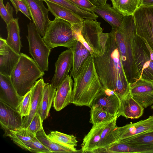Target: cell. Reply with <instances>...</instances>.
Wrapping results in <instances>:
<instances>
[{"label": "cell", "instance_id": "6da1fadb", "mask_svg": "<svg viewBox=\"0 0 153 153\" xmlns=\"http://www.w3.org/2000/svg\"><path fill=\"white\" fill-rule=\"evenodd\" d=\"M93 56L97 73L104 88L114 92L120 100L129 94L130 84L123 69L114 30L108 33L103 54Z\"/></svg>", "mask_w": 153, "mask_h": 153}, {"label": "cell", "instance_id": "7a4b0ae2", "mask_svg": "<svg viewBox=\"0 0 153 153\" xmlns=\"http://www.w3.org/2000/svg\"><path fill=\"white\" fill-rule=\"evenodd\" d=\"M74 79L72 103L90 108L94 100L104 89L97 73L92 55L85 61Z\"/></svg>", "mask_w": 153, "mask_h": 153}, {"label": "cell", "instance_id": "3957f363", "mask_svg": "<svg viewBox=\"0 0 153 153\" xmlns=\"http://www.w3.org/2000/svg\"><path fill=\"white\" fill-rule=\"evenodd\" d=\"M114 30L124 71L130 84L140 79L134 56L133 44L137 33L133 15L124 16L120 27Z\"/></svg>", "mask_w": 153, "mask_h": 153}, {"label": "cell", "instance_id": "277c9868", "mask_svg": "<svg viewBox=\"0 0 153 153\" xmlns=\"http://www.w3.org/2000/svg\"><path fill=\"white\" fill-rule=\"evenodd\" d=\"M44 74L34 60L21 53L10 77L18 93L22 97L30 90L36 80Z\"/></svg>", "mask_w": 153, "mask_h": 153}, {"label": "cell", "instance_id": "5b68a950", "mask_svg": "<svg viewBox=\"0 0 153 153\" xmlns=\"http://www.w3.org/2000/svg\"><path fill=\"white\" fill-rule=\"evenodd\" d=\"M42 39L51 49L59 46L70 49L77 41L71 25L59 18L51 21Z\"/></svg>", "mask_w": 153, "mask_h": 153}, {"label": "cell", "instance_id": "8992f818", "mask_svg": "<svg viewBox=\"0 0 153 153\" xmlns=\"http://www.w3.org/2000/svg\"><path fill=\"white\" fill-rule=\"evenodd\" d=\"M136 35L133 48L138 72L140 78L153 82V51L145 40Z\"/></svg>", "mask_w": 153, "mask_h": 153}, {"label": "cell", "instance_id": "52a82bcc", "mask_svg": "<svg viewBox=\"0 0 153 153\" xmlns=\"http://www.w3.org/2000/svg\"><path fill=\"white\" fill-rule=\"evenodd\" d=\"M26 36L29 46V53L43 72L48 70V58L51 49L45 43L33 22L27 25Z\"/></svg>", "mask_w": 153, "mask_h": 153}, {"label": "cell", "instance_id": "ba28073f", "mask_svg": "<svg viewBox=\"0 0 153 153\" xmlns=\"http://www.w3.org/2000/svg\"><path fill=\"white\" fill-rule=\"evenodd\" d=\"M133 15L137 35L146 41L153 51V6L141 5Z\"/></svg>", "mask_w": 153, "mask_h": 153}, {"label": "cell", "instance_id": "9c48e42d", "mask_svg": "<svg viewBox=\"0 0 153 153\" xmlns=\"http://www.w3.org/2000/svg\"><path fill=\"white\" fill-rule=\"evenodd\" d=\"M27 5L33 21L40 35L44 37L51 22L48 8L44 4L43 0H22Z\"/></svg>", "mask_w": 153, "mask_h": 153}, {"label": "cell", "instance_id": "30bf717a", "mask_svg": "<svg viewBox=\"0 0 153 153\" xmlns=\"http://www.w3.org/2000/svg\"><path fill=\"white\" fill-rule=\"evenodd\" d=\"M101 23L91 19H84L81 33L86 42L94 52L100 56L103 53L100 44V37L102 32Z\"/></svg>", "mask_w": 153, "mask_h": 153}, {"label": "cell", "instance_id": "8fae6325", "mask_svg": "<svg viewBox=\"0 0 153 153\" xmlns=\"http://www.w3.org/2000/svg\"><path fill=\"white\" fill-rule=\"evenodd\" d=\"M152 130L153 117L151 116L147 119L135 123L128 124L122 127L117 126L113 134L116 142Z\"/></svg>", "mask_w": 153, "mask_h": 153}, {"label": "cell", "instance_id": "7c38bea8", "mask_svg": "<svg viewBox=\"0 0 153 153\" xmlns=\"http://www.w3.org/2000/svg\"><path fill=\"white\" fill-rule=\"evenodd\" d=\"M130 85V94L144 108L153 104V82L140 78Z\"/></svg>", "mask_w": 153, "mask_h": 153}, {"label": "cell", "instance_id": "4fadbf2b", "mask_svg": "<svg viewBox=\"0 0 153 153\" xmlns=\"http://www.w3.org/2000/svg\"><path fill=\"white\" fill-rule=\"evenodd\" d=\"M73 55L71 50H67L59 55L55 63V70L51 80V85L56 89L68 75L72 67Z\"/></svg>", "mask_w": 153, "mask_h": 153}, {"label": "cell", "instance_id": "5bb4252c", "mask_svg": "<svg viewBox=\"0 0 153 153\" xmlns=\"http://www.w3.org/2000/svg\"><path fill=\"white\" fill-rule=\"evenodd\" d=\"M23 119L17 110L0 100V124L4 133L21 128Z\"/></svg>", "mask_w": 153, "mask_h": 153}, {"label": "cell", "instance_id": "9a60e30c", "mask_svg": "<svg viewBox=\"0 0 153 153\" xmlns=\"http://www.w3.org/2000/svg\"><path fill=\"white\" fill-rule=\"evenodd\" d=\"M120 103V99L114 92L104 88L94 100L90 108H99L116 116Z\"/></svg>", "mask_w": 153, "mask_h": 153}, {"label": "cell", "instance_id": "2e32d148", "mask_svg": "<svg viewBox=\"0 0 153 153\" xmlns=\"http://www.w3.org/2000/svg\"><path fill=\"white\" fill-rule=\"evenodd\" d=\"M22 97L18 93L10 76L0 74V100L17 110Z\"/></svg>", "mask_w": 153, "mask_h": 153}, {"label": "cell", "instance_id": "e0dca14e", "mask_svg": "<svg viewBox=\"0 0 153 153\" xmlns=\"http://www.w3.org/2000/svg\"><path fill=\"white\" fill-rule=\"evenodd\" d=\"M73 82L71 76L68 75L57 87L53 101V107L57 111L72 103Z\"/></svg>", "mask_w": 153, "mask_h": 153}, {"label": "cell", "instance_id": "ac0fdd59", "mask_svg": "<svg viewBox=\"0 0 153 153\" xmlns=\"http://www.w3.org/2000/svg\"><path fill=\"white\" fill-rule=\"evenodd\" d=\"M20 57L5 41L0 43V74L10 76Z\"/></svg>", "mask_w": 153, "mask_h": 153}, {"label": "cell", "instance_id": "d6986e66", "mask_svg": "<svg viewBox=\"0 0 153 153\" xmlns=\"http://www.w3.org/2000/svg\"><path fill=\"white\" fill-rule=\"evenodd\" d=\"M121 140L132 147L136 153H153V130Z\"/></svg>", "mask_w": 153, "mask_h": 153}, {"label": "cell", "instance_id": "ffe728a7", "mask_svg": "<svg viewBox=\"0 0 153 153\" xmlns=\"http://www.w3.org/2000/svg\"><path fill=\"white\" fill-rule=\"evenodd\" d=\"M45 83L43 79L41 78L35 82L31 88L32 94L30 110L29 115L23 119L22 128H27L35 115L38 112L43 97Z\"/></svg>", "mask_w": 153, "mask_h": 153}, {"label": "cell", "instance_id": "44dd1931", "mask_svg": "<svg viewBox=\"0 0 153 153\" xmlns=\"http://www.w3.org/2000/svg\"><path fill=\"white\" fill-rule=\"evenodd\" d=\"M144 109V107L130 94L121 100L117 115L118 117L122 116L127 119H137L142 115Z\"/></svg>", "mask_w": 153, "mask_h": 153}, {"label": "cell", "instance_id": "7402d4cb", "mask_svg": "<svg viewBox=\"0 0 153 153\" xmlns=\"http://www.w3.org/2000/svg\"><path fill=\"white\" fill-rule=\"evenodd\" d=\"M94 12L109 24L112 29L115 30L120 27L124 17L123 15L108 3L103 5L96 6Z\"/></svg>", "mask_w": 153, "mask_h": 153}, {"label": "cell", "instance_id": "603a6c76", "mask_svg": "<svg viewBox=\"0 0 153 153\" xmlns=\"http://www.w3.org/2000/svg\"><path fill=\"white\" fill-rule=\"evenodd\" d=\"M107 122L93 125L90 131L83 138L81 145L82 153H92L97 149L102 131Z\"/></svg>", "mask_w": 153, "mask_h": 153}, {"label": "cell", "instance_id": "cb8c5ba5", "mask_svg": "<svg viewBox=\"0 0 153 153\" xmlns=\"http://www.w3.org/2000/svg\"><path fill=\"white\" fill-rule=\"evenodd\" d=\"M49 11L55 17L65 20L72 25L83 23L84 19L71 10L59 4L44 0Z\"/></svg>", "mask_w": 153, "mask_h": 153}, {"label": "cell", "instance_id": "d4e9b609", "mask_svg": "<svg viewBox=\"0 0 153 153\" xmlns=\"http://www.w3.org/2000/svg\"><path fill=\"white\" fill-rule=\"evenodd\" d=\"M69 49L71 50L73 55L71 75L74 78L78 73L84 62L92 54L80 42L77 40L75 44Z\"/></svg>", "mask_w": 153, "mask_h": 153}, {"label": "cell", "instance_id": "484cf974", "mask_svg": "<svg viewBox=\"0 0 153 153\" xmlns=\"http://www.w3.org/2000/svg\"><path fill=\"white\" fill-rule=\"evenodd\" d=\"M18 20L19 18H14L7 24L8 35L6 41L8 45L13 50L20 54L22 45L20 40Z\"/></svg>", "mask_w": 153, "mask_h": 153}, {"label": "cell", "instance_id": "4316f807", "mask_svg": "<svg viewBox=\"0 0 153 153\" xmlns=\"http://www.w3.org/2000/svg\"><path fill=\"white\" fill-rule=\"evenodd\" d=\"M56 90L51 84L45 83L42 99L38 112L43 122L48 116Z\"/></svg>", "mask_w": 153, "mask_h": 153}, {"label": "cell", "instance_id": "83f0119b", "mask_svg": "<svg viewBox=\"0 0 153 153\" xmlns=\"http://www.w3.org/2000/svg\"><path fill=\"white\" fill-rule=\"evenodd\" d=\"M48 138L53 142L64 147L70 149L76 153H82L81 149L76 150L78 141L74 135L67 134L57 131H51L47 135Z\"/></svg>", "mask_w": 153, "mask_h": 153}, {"label": "cell", "instance_id": "f1b7e54d", "mask_svg": "<svg viewBox=\"0 0 153 153\" xmlns=\"http://www.w3.org/2000/svg\"><path fill=\"white\" fill-rule=\"evenodd\" d=\"M118 117L117 115L106 123L102 131L100 140L97 149L107 147L115 142L113 131L117 126L116 121Z\"/></svg>", "mask_w": 153, "mask_h": 153}, {"label": "cell", "instance_id": "f546056e", "mask_svg": "<svg viewBox=\"0 0 153 153\" xmlns=\"http://www.w3.org/2000/svg\"><path fill=\"white\" fill-rule=\"evenodd\" d=\"M141 0H118L112 7L124 16L133 15L141 5Z\"/></svg>", "mask_w": 153, "mask_h": 153}, {"label": "cell", "instance_id": "4dcf8cb0", "mask_svg": "<svg viewBox=\"0 0 153 153\" xmlns=\"http://www.w3.org/2000/svg\"><path fill=\"white\" fill-rule=\"evenodd\" d=\"M38 139L52 153H76L70 149L64 147L50 140L47 137L43 128L38 132L36 134Z\"/></svg>", "mask_w": 153, "mask_h": 153}, {"label": "cell", "instance_id": "1f68e13d", "mask_svg": "<svg viewBox=\"0 0 153 153\" xmlns=\"http://www.w3.org/2000/svg\"><path fill=\"white\" fill-rule=\"evenodd\" d=\"M18 146L25 150L36 153H50L51 151L44 146L36 137L32 140L18 143Z\"/></svg>", "mask_w": 153, "mask_h": 153}, {"label": "cell", "instance_id": "d6a6232c", "mask_svg": "<svg viewBox=\"0 0 153 153\" xmlns=\"http://www.w3.org/2000/svg\"><path fill=\"white\" fill-rule=\"evenodd\" d=\"M5 136L10 137L14 143L30 141L36 136L30 133L27 128H21L15 130H9L4 133Z\"/></svg>", "mask_w": 153, "mask_h": 153}, {"label": "cell", "instance_id": "836d02e7", "mask_svg": "<svg viewBox=\"0 0 153 153\" xmlns=\"http://www.w3.org/2000/svg\"><path fill=\"white\" fill-rule=\"evenodd\" d=\"M91 108L90 122L93 125L107 122L117 115L111 114L99 108L93 107Z\"/></svg>", "mask_w": 153, "mask_h": 153}, {"label": "cell", "instance_id": "e575fe53", "mask_svg": "<svg viewBox=\"0 0 153 153\" xmlns=\"http://www.w3.org/2000/svg\"><path fill=\"white\" fill-rule=\"evenodd\" d=\"M59 4L68 8L84 19H91L93 14L90 12L83 10L68 0H46ZM44 1V0H43Z\"/></svg>", "mask_w": 153, "mask_h": 153}, {"label": "cell", "instance_id": "d590c367", "mask_svg": "<svg viewBox=\"0 0 153 153\" xmlns=\"http://www.w3.org/2000/svg\"><path fill=\"white\" fill-rule=\"evenodd\" d=\"M32 91L30 90L23 96L17 110L22 117L29 115L30 110Z\"/></svg>", "mask_w": 153, "mask_h": 153}, {"label": "cell", "instance_id": "8d00e7d4", "mask_svg": "<svg viewBox=\"0 0 153 153\" xmlns=\"http://www.w3.org/2000/svg\"><path fill=\"white\" fill-rule=\"evenodd\" d=\"M14 9L13 7L8 2L4 6L3 0H0V15L1 17L7 24L14 18L13 13Z\"/></svg>", "mask_w": 153, "mask_h": 153}, {"label": "cell", "instance_id": "74e56055", "mask_svg": "<svg viewBox=\"0 0 153 153\" xmlns=\"http://www.w3.org/2000/svg\"><path fill=\"white\" fill-rule=\"evenodd\" d=\"M43 122L38 112L35 115L30 125L26 128L30 133L36 136L37 133L43 128Z\"/></svg>", "mask_w": 153, "mask_h": 153}, {"label": "cell", "instance_id": "f35d334b", "mask_svg": "<svg viewBox=\"0 0 153 153\" xmlns=\"http://www.w3.org/2000/svg\"><path fill=\"white\" fill-rule=\"evenodd\" d=\"M15 8L16 14L19 11L24 14L29 20H31L27 7L22 0H10Z\"/></svg>", "mask_w": 153, "mask_h": 153}, {"label": "cell", "instance_id": "ab89813d", "mask_svg": "<svg viewBox=\"0 0 153 153\" xmlns=\"http://www.w3.org/2000/svg\"><path fill=\"white\" fill-rule=\"evenodd\" d=\"M68 0L83 10L94 13V10L96 6L93 4L89 0Z\"/></svg>", "mask_w": 153, "mask_h": 153}, {"label": "cell", "instance_id": "60d3db41", "mask_svg": "<svg viewBox=\"0 0 153 153\" xmlns=\"http://www.w3.org/2000/svg\"><path fill=\"white\" fill-rule=\"evenodd\" d=\"M108 37V33L102 32L100 36V43L103 53L105 51L106 43Z\"/></svg>", "mask_w": 153, "mask_h": 153}, {"label": "cell", "instance_id": "b9f144b4", "mask_svg": "<svg viewBox=\"0 0 153 153\" xmlns=\"http://www.w3.org/2000/svg\"><path fill=\"white\" fill-rule=\"evenodd\" d=\"M96 6L105 5L107 4V0H89Z\"/></svg>", "mask_w": 153, "mask_h": 153}, {"label": "cell", "instance_id": "7bdbcfd3", "mask_svg": "<svg viewBox=\"0 0 153 153\" xmlns=\"http://www.w3.org/2000/svg\"><path fill=\"white\" fill-rule=\"evenodd\" d=\"M144 6H153V0H141V5Z\"/></svg>", "mask_w": 153, "mask_h": 153}, {"label": "cell", "instance_id": "ee69618b", "mask_svg": "<svg viewBox=\"0 0 153 153\" xmlns=\"http://www.w3.org/2000/svg\"><path fill=\"white\" fill-rule=\"evenodd\" d=\"M118 0H111L112 3V4H114Z\"/></svg>", "mask_w": 153, "mask_h": 153}, {"label": "cell", "instance_id": "f6af8a7d", "mask_svg": "<svg viewBox=\"0 0 153 153\" xmlns=\"http://www.w3.org/2000/svg\"><path fill=\"white\" fill-rule=\"evenodd\" d=\"M151 108L153 109V105H152L151 107Z\"/></svg>", "mask_w": 153, "mask_h": 153}, {"label": "cell", "instance_id": "bcb514c9", "mask_svg": "<svg viewBox=\"0 0 153 153\" xmlns=\"http://www.w3.org/2000/svg\"><path fill=\"white\" fill-rule=\"evenodd\" d=\"M152 116V117H153V114Z\"/></svg>", "mask_w": 153, "mask_h": 153}]
</instances>
